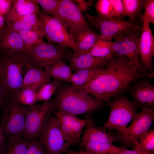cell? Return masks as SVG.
I'll return each mask as SVG.
<instances>
[{
	"label": "cell",
	"mask_w": 154,
	"mask_h": 154,
	"mask_svg": "<svg viewBox=\"0 0 154 154\" xmlns=\"http://www.w3.org/2000/svg\"><path fill=\"white\" fill-rule=\"evenodd\" d=\"M154 77V72H141L125 58L116 56L112 57L102 72L80 87L106 104L111 98L127 90L135 80Z\"/></svg>",
	"instance_id": "cell-1"
},
{
	"label": "cell",
	"mask_w": 154,
	"mask_h": 154,
	"mask_svg": "<svg viewBox=\"0 0 154 154\" xmlns=\"http://www.w3.org/2000/svg\"><path fill=\"white\" fill-rule=\"evenodd\" d=\"M53 100L54 111L76 116L91 112L106 106L80 87L68 85L59 87Z\"/></svg>",
	"instance_id": "cell-2"
},
{
	"label": "cell",
	"mask_w": 154,
	"mask_h": 154,
	"mask_svg": "<svg viewBox=\"0 0 154 154\" xmlns=\"http://www.w3.org/2000/svg\"><path fill=\"white\" fill-rule=\"evenodd\" d=\"M1 56L2 68L0 83L6 93L11 96L21 88L25 74L34 66L28 61L26 53Z\"/></svg>",
	"instance_id": "cell-3"
},
{
	"label": "cell",
	"mask_w": 154,
	"mask_h": 154,
	"mask_svg": "<svg viewBox=\"0 0 154 154\" xmlns=\"http://www.w3.org/2000/svg\"><path fill=\"white\" fill-rule=\"evenodd\" d=\"M105 104L109 107L110 113L108 119L102 127L106 130H115L118 134L124 132L128 124L138 114L132 101L125 96H116Z\"/></svg>",
	"instance_id": "cell-4"
},
{
	"label": "cell",
	"mask_w": 154,
	"mask_h": 154,
	"mask_svg": "<svg viewBox=\"0 0 154 154\" xmlns=\"http://www.w3.org/2000/svg\"><path fill=\"white\" fill-rule=\"evenodd\" d=\"M25 108L26 117L22 135L29 141L37 139L54 111L53 100L51 99L40 104L25 106Z\"/></svg>",
	"instance_id": "cell-5"
},
{
	"label": "cell",
	"mask_w": 154,
	"mask_h": 154,
	"mask_svg": "<svg viewBox=\"0 0 154 154\" xmlns=\"http://www.w3.org/2000/svg\"><path fill=\"white\" fill-rule=\"evenodd\" d=\"M143 26V24L132 31L114 38L112 49V56L123 58L139 71L145 73L147 72L143 68L138 52V41Z\"/></svg>",
	"instance_id": "cell-6"
},
{
	"label": "cell",
	"mask_w": 154,
	"mask_h": 154,
	"mask_svg": "<svg viewBox=\"0 0 154 154\" xmlns=\"http://www.w3.org/2000/svg\"><path fill=\"white\" fill-rule=\"evenodd\" d=\"M66 48L44 41L26 53V57L31 65L38 67H45L68 60L71 54L68 52Z\"/></svg>",
	"instance_id": "cell-7"
},
{
	"label": "cell",
	"mask_w": 154,
	"mask_h": 154,
	"mask_svg": "<svg viewBox=\"0 0 154 154\" xmlns=\"http://www.w3.org/2000/svg\"><path fill=\"white\" fill-rule=\"evenodd\" d=\"M37 15L48 42L57 43L75 51L77 46L73 35L70 33L56 18L46 14L40 8Z\"/></svg>",
	"instance_id": "cell-8"
},
{
	"label": "cell",
	"mask_w": 154,
	"mask_h": 154,
	"mask_svg": "<svg viewBox=\"0 0 154 154\" xmlns=\"http://www.w3.org/2000/svg\"><path fill=\"white\" fill-rule=\"evenodd\" d=\"M2 125L6 137L22 135L25 128L26 111L12 96L2 109Z\"/></svg>",
	"instance_id": "cell-9"
},
{
	"label": "cell",
	"mask_w": 154,
	"mask_h": 154,
	"mask_svg": "<svg viewBox=\"0 0 154 154\" xmlns=\"http://www.w3.org/2000/svg\"><path fill=\"white\" fill-rule=\"evenodd\" d=\"M37 139L48 154H64L71 145L66 141L57 118L52 115Z\"/></svg>",
	"instance_id": "cell-10"
},
{
	"label": "cell",
	"mask_w": 154,
	"mask_h": 154,
	"mask_svg": "<svg viewBox=\"0 0 154 154\" xmlns=\"http://www.w3.org/2000/svg\"><path fill=\"white\" fill-rule=\"evenodd\" d=\"M154 120V109L142 108L141 111L138 113L136 117L124 132L115 136L117 142L122 144L123 147H130L149 130Z\"/></svg>",
	"instance_id": "cell-11"
},
{
	"label": "cell",
	"mask_w": 154,
	"mask_h": 154,
	"mask_svg": "<svg viewBox=\"0 0 154 154\" xmlns=\"http://www.w3.org/2000/svg\"><path fill=\"white\" fill-rule=\"evenodd\" d=\"M86 16L91 25L99 30L100 35L110 40L132 31L143 24L134 23L129 20L103 17L98 15L93 16L86 14Z\"/></svg>",
	"instance_id": "cell-12"
},
{
	"label": "cell",
	"mask_w": 154,
	"mask_h": 154,
	"mask_svg": "<svg viewBox=\"0 0 154 154\" xmlns=\"http://www.w3.org/2000/svg\"><path fill=\"white\" fill-rule=\"evenodd\" d=\"M55 17L70 34L73 35L87 25L82 11L71 0H60Z\"/></svg>",
	"instance_id": "cell-13"
},
{
	"label": "cell",
	"mask_w": 154,
	"mask_h": 154,
	"mask_svg": "<svg viewBox=\"0 0 154 154\" xmlns=\"http://www.w3.org/2000/svg\"><path fill=\"white\" fill-rule=\"evenodd\" d=\"M54 113L66 141L71 145L78 143L88 119H81L76 116L60 111H55Z\"/></svg>",
	"instance_id": "cell-14"
},
{
	"label": "cell",
	"mask_w": 154,
	"mask_h": 154,
	"mask_svg": "<svg viewBox=\"0 0 154 154\" xmlns=\"http://www.w3.org/2000/svg\"><path fill=\"white\" fill-rule=\"evenodd\" d=\"M143 26L138 43V52L143 68L147 72H154L152 58L154 55V37L150 23L142 17Z\"/></svg>",
	"instance_id": "cell-15"
},
{
	"label": "cell",
	"mask_w": 154,
	"mask_h": 154,
	"mask_svg": "<svg viewBox=\"0 0 154 154\" xmlns=\"http://www.w3.org/2000/svg\"><path fill=\"white\" fill-rule=\"evenodd\" d=\"M150 79L142 77L135 80L127 90L137 110L140 108H154V86L149 81Z\"/></svg>",
	"instance_id": "cell-16"
},
{
	"label": "cell",
	"mask_w": 154,
	"mask_h": 154,
	"mask_svg": "<svg viewBox=\"0 0 154 154\" xmlns=\"http://www.w3.org/2000/svg\"><path fill=\"white\" fill-rule=\"evenodd\" d=\"M26 52L18 32L6 25L0 35V54L8 56Z\"/></svg>",
	"instance_id": "cell-17"
},
{
	"label": "cell",
	"mask_w": 154,
	"mask_h": 154,
	"mask_svg": "<svg viewBox=\"0 0 154 154\" xmlns=\"http://www.w3.org/2000/svg\"><path fill=\"white\" fill-rule=\"evenodd\" d=\"M110 60L97 57L89 53L73 52L68 60L72 70H77L82 69H104Z\"/></svg>",
	"instance_id": "cell-18"
},
{
	"label": "cell",
	"mask_w": 154,
	"mask_h": 154,
	"mask_svg": "<svg viewBox=\"0 0 154 154\" xmlns=\"http://www.w3.org/2000/svg\"><path fill=\"white\" fill-rule=\"evenodd\" d=\"M3 16L6 25L17 32L25 30L42 29L37 15L21 16L6 14Z\"/></svg>",
	"instance_id": "cell-19"
},
{
	"label": "cell",
	"mask_w": 154,
	"mask_h": 154,
	"mask_svg": "<svg viewBox=\"0 0 154 154\" xmlns=\"http://www.w3.org/2000/svg\"><path fill=\"white\" fill-rule=\"evenodd\" d=\"M100 36L88 25L84 27L73 35L74 42L77 46L76 50L73 52L89 53Z\"/></svg>",
	"instance_id": "cell-20"
},
{
	"label": "cell",
	"mask_w": 154,
	"mask_h": 154,
	"mask_svg": "<svg viewBox=\"0 0 154 154\" xmlns=\"http://www.w3.org/2000/svg\"><path fill=\"white\" fill-rule=\"evenodd\" d=\"M82 142L112 143L117 141L115 136L108 133L102 127L96 126L93 122L88 119L82 138Z\"/></svg>",
	"instance_id": "cell-21"
},
{
	"label": "cell",
	"mask_w": 154,
	"mask_h": 154,
	"mask_svg": "<svg viewBox=\"0 0 154 154\" xmlns=\"http://www.w3.org/2000/svg\"><path fill=\"white\" fill-rule=\"evenodd\" d=\"M50 78L44 70L33 66L25 74L21 88H29L37 92L43 86L50 82Z\"/></svg>",
	"instance_id": "cell-22"
},
{
	"label": "cell",
	"mask_w": 154,
	"mask_h": 154,
	"mask_svg": "<svg viewBox=\"0 0 154 154\" xmlns=\"http://www.w3.org/2000/svg\"><path fill=\"white\" fill-rule=\"evenodd\" d=\"M80 146L94 154H118L126 149L124 147H118L110 143L81 142Z\"/></svg>",
	"instance_id": "cell-23"
},
{
	"label": "cell",
	"mask_w": 154,
	"mask_h": 154,
	"mask_svg": "<svg viewBox=\"0 0 154 154\" xmlns=\"http://www.w3.org/2000/svg\"><path fill=\"white\" fill-rule=\"evenodd\" d=\"M145 0H122L125 16L134 23H143L142 13Z\"/></svg>",
	"instance_id": "cell-24"
},
{
	"label": "cell",
	"mask_w": 154,
	"mask_h": 154,
	"mask_svg": "<svg viewBox=\"0 0 154 154\" xmlns=\"http://www.w3.org/2000/svg\"><path fill=\"white\" fill-rule=\"evenodd\" d=\"M39 9L36 0H14L10 10L6 14L21 16L37 15Z\"/></svg>",
	"instance_id": "cell-25"
},
{
	"label": "cell",
	"mask_w": 154,
	"mask_h": 154,
	"mask_svg": "<svg viewBox=\"0 0 154 154\" xmlns=\"http://www.w3.org/2000/svg\"><path fill=\"white\" fill-rule=\"evenodd\" d=\"M6 138L2 154H26L30 141L22 135Z\"/></svg>",
	"instance_id": "cell-26"
},
{
	"label": "cell",
	"mask_w": 154,
	"mask_h": 154,
	"mask_svg": "<svg viewBox=\"0 0 154 154\" xmlns=\"http://www.w3.org/2000/svg\"><path fill=\"white\" fill-rule=\"evenodd\" d=\"M44 67V70L50 77L59 81L69 82L72 74V69L64 61Z\"/></svg>",
	"instance_id": "cell-27"
},
{
	"label": "cell",
	"mask_w": 154,
	"mask_h": 154,
	"mask_svg": "<svg viewBox=\"0 0 154 154\" xmlns=\"http://www.w3.org/2000/svg\"><path fill=\"white\" fill-rule=\"evenodd\" d=\"M27 53L34 46L44 41L42 29L28 30L18 32Z\"/></svg>",
	"instance_id": "cell-28"
},
{
	"label": "cell",
	"mask_w": 154,
	"mask_h": 154,
	"mask_svg": "<svg viewBox=\"0 0 154 154\" xmlns=\"http://www.w3.org/2000/svg\"><path fill=\"white\" fill-rule=\"evenodd\" d=\"M104 69H82L77 70L71 75L69 82L73 86L81 87L90 81L102 72Z\"/></svg>",
	"instance_id": "cell-29"
},
{
	"label": "cell",
	"mask_w": 154,
	"mask_h": 154,
	"mask_svg": "<svg viewBox=\"0 0 154 154\" xmlns=\"http://www.w3.org/2000/svg\"><path fill=\"white\" fill-rule=\"evenodd\" d=\"M112 42L100 35L98 40L89 53L97 57L111 59L112 58Z\"/></svg>",
	"instance_id": "cell-30"
},
{
	"label": "cell",
	"mask_w": 154,
	"mask_h": 154,
	"mask_svg": "<svg viewBox=\"0 0 154 154\" xmlns=\"http://www.w3.org/2000/svg\"><path fill=\"white\" fill-rule=\"evenodd\" d=\"M37 92L29 88H21L13 96L21 105L25 106H31L36 104L38 102Z\"/></svg>",
	"instance_id": "cell-31"
},
{
	"label": "cell",
	"mask_w": 154,
	"mask_h": 154,
	"mask_svg": "<svg viewBox=\"0 0 154 154\" xmlns=\"http://www.w3.org/2000/svg\"><path fill=\"white\" fill-rule=\"evenodd\" d=\"M61 86L59 81L54 80L43 86L37 92L38 101L45 102L50 99L57 89Z\"/></svg>",
	"instance_id": "cell-32"
},
{
	"label": "cell",
	"mask_w": 154,
	"mask_h": 154,
	"mask_svg": "<svg viewBox=\"0 0 154 154\" xmlns=\"http://www.w3.org/2000/svg\"><path fill=\"white\" fill-rule=\"evenodd\" d=\"M135 143L145 151L154 153V129L149 130L139 138L138 141Z\"/></svg>",
	"instance_id": "cell-33"
},
{
	"label": "cell",
	"mask_w": 154,
	"mask_h": 154,
	"mask_svg": "<svg viewBox=\"0 0 154 154\" xmlns=\"http://www.w3.org/2000/svg\"><path fill=\"white\" fill-rule=\"evenodd\" d=\"M95 7L99 15L105 17L114 18L109 0H97Z\"/></svg>",
	"instance_id": "cell-34"
},
{
	"label": "cell",
	"mask_w": 154,
	"mask_h": 154,
	"mask_svg": "<svg viewBox=\"0 0 154 154\" xmlns=\"http://www.w3.org/2000/svg\"><path fill=\"white\" fill-rule=\"evenodd\" d=\"M40 5L42 11L45 13L55 17L57 13L60 0H36Z\"/></svg>",
	"instance_id": "cell-35"
},
{
	"label": "cell",
	"mask_w": 154,
	"mask_h": 154,
	"mask_svg": "<svg viewBox=\"0 0 154 154\" xmlns=\"http://www.w3.org/2000/svg\"><path fill=\"white\" fill-rule=\"evenodd\" d=\"M114 19L122 20L125 16L122 0H109Z\"/></svg>",
	"instance_id": "cell-36"
},
{
	"label": "cell",
	"mask_w": 154,
	"mask_h": 154,
	"mask_svg": "<svg viewBox=\"0 0 154 154\" xmlns=\"http://www.w3.org/2000/svg\"><path fill=\"white\" fill-rule=\"evenodd\" d=\"M26 154H48L38 139L30 141Z\"/></svg>",
	"instance_id": "cell-37"
},
{
	"label": "cell",
	"mask_w": 154,
	"mask_h": 154,
	"mask_svg": "<svg viewBox=\"0 0 154 154\" xmlns=\"http://www.w3.org/2000/svg\"><path fill=\"white\" fill-rule=\"evenodd\" d=\"M144 12L142 17L147 18L149 23L154 24V0H145Z\"/></svg>",
	"instance_id": "cell-38"
},
{
	"label": "cell",
	"mask_w": 154,
	"mask_h": 154,
	"mask_svg": "<svg viewBox=\"0 0 154 154\" xmlns=\"http://www.w3.org/2000/svg\"><path fill=\"white\" fill-rule=\"evenodd\" d=\"M13 0H0V15L4 16L10 10Z\"/></svg>",
	"instance_id": "cell-39"
},
{
	"label": "cell",
	"mask_w": 154,
	"mask_h": 154,
	"mask_svg": "<svg viewBox=\"0 0 154 154\" xmlns=\"http://www.w3.org/2000/svg\"><path fill=\"white\" fill-rule=\"evenodd\" d=\"M134 148L132 150L127 149L118 154H154L147 152L140 148L137 144H134Z\"/></svg>",
	"instance_id": "cell-40"
},
{
	"label": "cell",
	"mask_w": 154,
	"mask_h": 154,
	"mask_svg": "<svg viewBox=\"0 0 154 154\" xmlns=\"http://www.w3.org/2000/svg\"><path fill=\"white\" fill-rule=\"evenodd\" d=\"M11 97L9 96L6 93L0 82V109L2 110Z\"/></svg>",
	"instance_id": "cell-41"
},
{
	"label": "cell",
	"mask_w": 154,
	"mask_h": 154,
	"mask_svg": "<svg viewBox=\"0 0 154 154\" xmlns=\"http://www.w3.org/2000/svg\"><path fill=\"white\" fill-rule=\"evenodd\" d=\"M73 1L77 4V5L82 11H86L89 7L92 6L94 0H89L86 1L84 0H76Z\"/></svg>",
	"instance_id": "cell-42"
},
{
	"label": "cell",
	"mask_w": 154,
	"mask_h": 154,
	"mask_svg": "<svg viewBox=\"0 0 154 154\" xmlns=\"http://www.w3.org/2000/svg\"><path fill=\"white\" fill-rule=\"evenodd\" d=\"M7 138L2 125H0V154H2L5 147Z\"/></svg>",
	"instance_id": "cell-43"
},
{
	"label": "cell",
	"mask_w": 154,
	"mask_h": 154,
	"mask_svg": "<svg viewBox=\"0 0 154 154\" xmlns=\"http://www.w3.org/2000/svg\"><path fill=\"white\" fill-rule=\"evenodd\" d=\"M65 154H94L86 151H78L68 150Z\"/></svg>",
	"instance_id": "cell-44"
},
{
	"label": "cell",
	"mask_w": 154,
	"mask_h": 154,
	"mask_svg": "<svg viewBox=\"0 0 154 154\" xmlns=\"http://www.w3.org/2000/svg\"><path fill=\"white\" fill-rule=\"evenodd\" d=\"M5 22L3 16L0 15V35L3 32L5 27Z\"/></svg>",
	"instance_id": "cell-45"
},
{
	"label": "cell",
	"mask_w": 154,
	"mask_h": 154,
	"mask_svg": "<svg viewBox=\"0 0 154 154\" xmlns=\"http://www.w3.org/2000/svg\"><path fill=\"white\" fill-rule=\"evenodd\" d=\"M2 62L1 59V55L0 54V82L1 77V72H2Z\"/></svg>",
	"instance_id": "cell-46"
}]
</instances>
